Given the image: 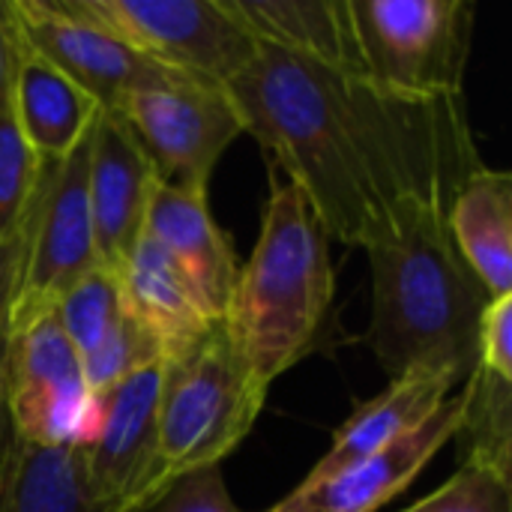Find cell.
Returning <instances> with one entry per match:
<instances>
[{
  "mask_svg": "<svg viewBox=\"0 0 512 512\" xmlns=\"http://www.w3.org/2000/svg\"><path fill=\"white\" fill-rule=\"evenodd\" d=\"M228 90L246 132L345 246L363 249L411 204L450 210L483 165L465 96H396L264 45Z\"/></svg>",
  "mask_w": 512,
  "mask_h": 512,
  "instance_id": "cell-1",
  "label": "cell"
},
{
  "mask_svg": "<svg viewBox=\"0 0 512 512\" xmlns=\"http://www.w3.org/2000/svg\"><path fill=\"white\" fill-rule=\"evenodd\" d=\"M372 318L366 345L393 378L444 372L465 384L480 360L489 288L459 255L447 210L411 204L366 246Z\"/></svg>",
  "mask_w": 512,
  "mask_h": 512,
  "instance_id": "cell-2",
  "label": "cell"
},
{
  "mask_svg": "<svg viewBox=\"0 0 512 512\" xmlns=\"http://www.w3.org/2000/svg\"><path fill=\"white\" fill-rule=\"evenodd\" d=\"M336 297L330 237L303 192L270 165V195L222 324L264 387L321 348Z\"/></svg>",
  "mask_w": 512,
  "mask_h": 512,
  "instance_id": "cell-3",
  "label": "cell"
},
{
  "mask_svg": "<svg viewBox=\"0 0 512 512\" xmlns=\"http://www.w3.org/2000/svg\"><path fill=\"white\" fill-rule=\"evenodd\" d=\"M264 387L219 321L198 345L162 363L159 456L165 480L222 465L255 429Z\"/></svg>",
  "mask_w": 512,
  "mask_h": 512,
  "instance_id": "cell-4",
  "label": "cell"
},
{
  "mask_svg": "<svg viewBox=\"0 0 512 512\" xmlns=\"http://www.w3.org/2000/svg\"><path fill=\"white\" fill-rule=\"evenodd\" d=\"M474 0H348L360 75L408 99L465 96Z\"/></svg>",
  "mask_w": 512,
  "mask_h": 512,
  "instance_id": "cell-5",
  "label": "cell"
},
{
  "mask_svg": "<svg viewBox=\"0 0 512 512\" xmlns=\"http://www.w3.org/2000/svg\"><path fill=\"white\" fill-rule=\"evenodd\" d=\"M0 405L12 438L24 444L87 450L96 441L102 405L87 390L81 360L54 309L9 327Z\"/></svg>",
  "mask_w": 512,
  "mask_h": 512,
  "instance_id": "cell-6",
  "label": "cell"
},
{
  "mask_svg": "<svg viewBox=\"0 0 512 512\" xmlns=\"http://www.w3.org/2000/svg\"><path fill=\"white\" fill-rule=\"evenodd\" d=\"M114 111L123 114L162 183L204 192L225 150L246 132L228 84L183 75L132 90Z\"/></svg>",
  "mask_w": 512,
  "mask_h": 512,
  "instance_id": "cell-7",
  "label": "cell"
},
{
  "mask_svg": "<svg viewBox=\"0 0 512 512\" xmlns=\"http://www.w3.org/2000/svg\"><path fill=\"white\" fill-rule=\"evenodd\" d=\"M75 6L132 51L183 78L231 84L258 51L222 0H75Z\"/></svg>",
  "mask_w": 512,
  "mask_h": 512,
  "instance_id": "cell-8",
  "label": "cell"
},
{
  "mask_svg": "<svg viewBox=\"0 0 512 512\" xmlns=\"http://www.w3.org/2000/svg\"><path fill=\"white\" fill-rule=\"evenodd\" d=\"M90 132L69 156L42 165V180L30 210L24 276L9 327L33 315L51 312L75 282L99 270L87 192Z\"/></svg>",
  "mask_w": 512,
  "mask_h": 512,
  "instance_id": "cell-9",
  "label": "cell"
},
{
  "mask_svg": "<svg viewBox=\"0 0 512 512\" xmlns=\"http://www.w3.org/2000/svg\"><path fill=\"white\" fill-rule=\"evenodd\" d=\"M21 36L33 54L87 90L102 108H120V102L165 75H174L123 39L108 33L102 24L87 18L75 0H9Z\"/></svg>",
  "mask_w": 512,
  "mask_h": 512,
  "instance_id": "cell-10",
  "label": "cell"
},
{
  "mask_svg": "<svg viewBox=\"0 0 512 512\" xmlns=\"http://www.w3.org/2000/svg\"><path fill=\"white\" fill-rule=\"evenodd\" d=\"M159 387L162 366H150L99 396V432L84 450L90 486L138 512L171 486L159 456Z\"/></svg>",
  "mask_w": 512,
  "mask_h": 512,
  "instance_id": "cell-11",
  "label": "cell"
},
{
  "mask_svg": "<svg viewBox=\"0 0 512 512\" xmlns=\"http://www.w3.org/2000/svg\"><path fill=\"white\" fill-rule=\"evenodd\" d=\"M159 177L120 111L102 108L90 132V219L99 267L117 276L135 252Z\"/></svg>",
  "mask_w": 512,
  "mask_h": 512,
  "instance_id": "cell-12",
  "label": "cell"
},
{
  "mask_svg": "<svg viewBox=\"0 0 512 512\" xmlns=\"http://www.w3.org/2000/svg\"><path fill=\"white\" fill-rule=\"evenodd\" d=\"M459 393L393 447L321 480H303L267 512H375L399 498L459 426Z\"/></svg>",
  "mask_w": 512,
  "mask_h": 512,
  "instance_id": "cell-13",
  "label": "cell"
},
{
  "mask_svg": "<svg viewBox=\"0 0 512 512\" xmlns=\"http://www.w3.org/2000/svg\"><path fill=\"white\" fill-rule=\"evenodd\" d=\"M144 231L168 252L216 318L225 315L237 285V255L231 237L216 225L207 192L156 183Z\"/></svg>",
  "mask_w": 512,
  "mask_h": 512,
  "instance_id": "cell-14",
  "label": "cell"
},
{
  "mask_svg": "<svg viewBox=\"0 0 512 512\" xmlns=\"http://www.w3.org/2000/svg\"><path fill=\"white\" fill-rule=\"evenodd\" d=\"M117 285L123 312L153 336L162 363L198 345L222 321L147 231L117 273Z\"/></svg>",
  "mask_w": 512,
  "mask_h": 512,
  "instance_id": "cell-15",
  "label": "cell"
},
{
  "mask_svg": "<svg viewBox=\"0 0 512 512\" xmlns=\"http://www.w3.org/2000/svg\"><path fill=\"white\" fill-rule=\"evenodd\" d=\"M456 378L444 372H408L393 378L378 396L360 402L351 417L333 432L330 450L318 459L309 480L339 474L411 435L426 423L456 390Z\"/></svg>",
  "mask_w": 512,
  "mask_h": 512,
  "instance_id": "cell-16",
  "label": "cell"
},
{
  "mask_svg": "<svg viewBox=\"0 0 512 512\" xmlns=\"http://www.w3.org/2000/svg\"><path fill=\"white\" fill-rule=\"evenodd\" d=\"M222 6L255 45L360 75L348 0H222Z\"/></svg>",
  "mask_w": 512,
  "mask_h": 512,
  "instance_id": "cell-17",
  "label": "cell"
},
{
  "mask_svg": "<svg viewBox=\"0 0 512 512\" xmlns=\"http://www.w3.org/2000/svg\"><path fill=\"white\" fill-rule=\"evenodd\" d=\"M447 228L477 273L489 288L492 300L512 294V174L480 165L459 186L450 210Z\"/></svg>",
  "mask_w": 512,
  "mask_h": 512,
  "instance_id": "cell-18",
  "label": "cell"
},
{
  "mask_svg": "<svg viewBox=\"0 0 512 512\" xmlns=\"http://www.w3.org/2000/svg\"><path fill=\"white\" fill-rule=\"evenodd\" d=\"M99 111L102 105L87 90L30 48L24 51L12 87V114L24 141L42 162L69 156L96 123Z\"/></svg>",
  "mask_w": 512,
  "mask_h": 512,
  "instance_id": "cell-19",
  "label": "cell"
},
{
  "mask_svg": "<svg viewBox=\"0 0 512 512\" xmlns=\"http://www.w3.org/2000/svg\"><path fill=\"white\" fill-rule=\"evenodd\" d=\"M0 512H138L102 498L87 477L84 450L36 447L9 438Z\"/></svg>",
  "mask_w": 512,
  "mask_h": 512,
  "instance_id": "cell-20",
  "label": "cell"
},
{
  "mask_svg": "<svg viewBox=\"0 0 512 512\" xmlns=\"http://www.w3.org/2000/svg\"><path fill=\"white\" fill-rule=\"evenodd\" d=\"M459 468L512 483V378L474 366L459 390Z\"/></svg>",
  "mask_w": 512,
  "mask_h": 512,
  "instance_id": "cell-21",
  "label": "cell"
},
{
  "mask_svg": "<svg viewBox=\"0 0 512 512\" xmlns=\"http://www.w3.org/2000/svg\"><path fill=\"white\" fill-rule=\"evenodd\" d=\"M54 315L75 348L78 357L90 354L123 318V300L117 276L108 270H93L81 282H75L54 306Z\"/></svg>",
  "mask_w": 512,
  "mask_h": 512,
  "instance_id": "cell-22",
  "label": "cell"
},
{
  "mask_svg": "<svg viewBox=\"0 0 512 512\" xmlns=\"http://www.w3.org/2000/svg\"><path fill=\"white\" fill-rule=\"evenodd\" d=\"M78 360H81V375H84L87 390L93 396H105L126 378H132L150 366H162V351L153 342V336L123 312V318L114 324V330L90 354H84Z\"/></svg>",
  "mask_w": 512,
  "mask_h": 512,
  "instance_id": "cell-23",
  "label": "cell"
},
{
  "mask_svg": "<svg viewBox=\"0 0 512 512\" xmlns=\"http://www.w3.org/2000/svg\"><path fill=\"white\" fill-rule=\"evenodd\" d=\"M42 159L24 141L12 105L0 111V240L24 228L39 180Z\"/></svg>",
  "mask_w": 512,
  "mask_h": 512,
  "instance_id": "cell-24",
  "label": "cell"
},
{
  "mask_svg": "<svg viewBox=\"0 0 512 512\" xmlns=\"http://www.w3.org/2000/svg\"><path fill=\"white\" fill-rule=\"evenodd\" d=\"M420 512H512V483L459 468L441 489L417 501Z\"/></svg>",
  "mask_w": 512,
  "mask_h": 512,
  "instance_id": "cell-25",
  "label": "cell"
},
{
  "mask_svg": "<svg viewBox=\"0 0 512 512\" xmlns=\"http://www.w3.org/2000/svg\"><path fill=\"white\" fill-rule=\"evenodd\" d=\"M141 512H243L222 477V465L177 477L150 507Z\"/></svg>",
  "mask_w": 512,
  "mask_h": 512,
  "instance_id": "cell-26",
  "label": "cell"
},
{
  "mask_svg": "<svg viewBox=\"0 0 512 512\" xmlns=\"http://www.w3.org/2000/svg\"><path fill=\"white\" fill-rule=\"evenodd\" d=\"M480 366L512 378V294L489 303L480 324Z\"/></svg>",
  "mask_w": 512,
  "mask_h": 512,
  "instance_id": "cell-27",
  "label": "cell"
},
{
  "mask_svg": "<svg viewBox=\"0 0 512 512\" xmlns=\"http://www.w3.org/2000/svg\"><path fill=\"white\" fill-rule=\"evenodd\" d=\"M27 234H30V216H27L21 231H15L12 237L0 240V357H3V348H6L9 318H12V306H15V297H18V288H21V276H24Z\"/></svg>",
  "mask_w": 512,
  "mask_h": 512,
  "instance_id": "cell-28",
  "label": "cell"
},
{
  "mask_svg": "<svg viewBox=\"0 0 512 512\" xmlns=\"http://www.w3.org/2000/svg\"><path fill=\"white\" fill-rule=\"evenodd\" d=\"M24 51H27V42L15 21L12 3L0 0V111L12 105V87H15V75H18Z\"/></svg>",
  "mask_w": 512,
  "mask_h": 512,
  "instance_id": "cell-29",
  "label": "cell"
},
{
  "mask_svg": "<svg viewBox=\"0 0 512 512\" xmlns=\"http://www.w3.org/2000/svg\"><path fill=\"white\" fill-rule=\"evenodd\" d=\"M9 423H6V414H3V405H0V480H3V465H6V450H9Z\"/></svg>",
  "mask_w": 512,
  "mask_h": 512,
  "instance_id": "cell-30",
  "label": "cell"
},
{
  "mask_svg": "<svg viewBox=\"0 0 512 512\" xmlns=\"http://www.w3.org/2000/svg\"><path fill=\"white\" fill-rule=\"evenodd\" d=\"M402 512H420V510H417V504H414V507H408V510H402Z\"/></svg>",
  "mask_w": 512,
  "mask_h": 512,
  "instance_id": "cell-31",
  "label": "cell"
}]
</instances>
